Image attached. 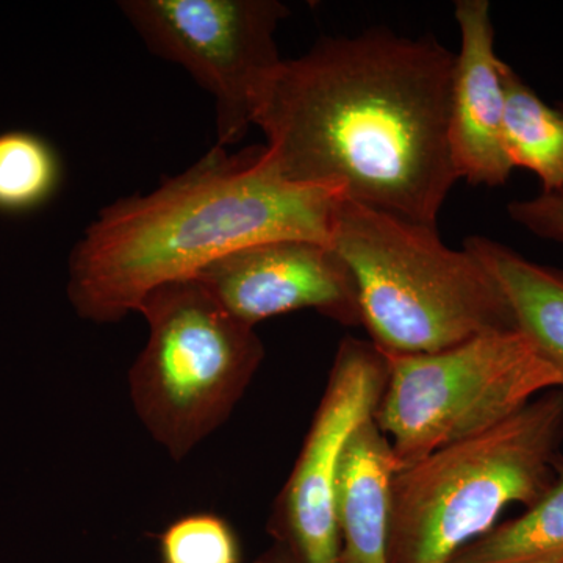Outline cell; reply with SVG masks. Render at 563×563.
<instances>
[{
    "mask_svg": "<svg viewBox=\"0 0 563 563\" xmlns=\"http://www.w3.org/2000/svg\"><path fill=\"white\" fill-rule=\"evenodd\" d=\"M455 54L372 31L282 60L254 99L265 161L288 184L437 228L461 179L450 147Z\"/></svg>",
    "mask_w": 563,
    "mask_h": 563,
    "instance_id": "obj_1",
    "label": "cell"
},
{
    "mask_svg": "<svg viewBox=\"0 0 563 563\" xmlns=\"http://www.w3.org/2000/svg\"><path fill=\"white\" fill-rule=\"evenodd\" d=\"M265 147L231 155L214 146L150 195L99 213L69 257L68 296L84 320L107 324L139 312L147 292L191 279L252 244L303 239L331 244L342 199L296 187L265 161Z\"/></svg>",
    "mask_w": 563,
    "mask_h": 563,
    "instance_id": "obj_2",
    "label": "cell"
},
{
    "mask_svg": "<svg viewBox=\"0 0 563 563\" xmlns=\"http://www.w3.org/2000/svg\"><path fill=\"white\" fill-rule=\"evenodd\" d=\"M331 246L354 276L361 325L385 355L517 331L492 274L465 247H448L437 228L340 201Z\"/></svg>",
    "mask_w": 563,
    "mask_h": 563,
    "instance_id": "obj_3",
    "label": "cell"
},
{
    "mask_svg": "<svg viewBox=\"0 0 563 563\" xmlns=\"http://www.w3.org/2000/svg\"><path fill=\"white\" fill-rule=\"evenodd\" d=\"M563 393L544 391L483 433L410 463L393 479L388 563H451L514 504L533 506L555 479Z\"/></svg>",
    "mask_w": 563,
    "mask_h": 563,
    "instance_id": "obj_4",
    "label": "cell"
},
{
    "mask_svg": "<svg viewBox=\"0 0 563 563\" xmlns=\"http://www.w3.org/2000/svg\"><path fill=\"white\" fill-rule=\"evenodd\" d=\"M147 342L129 373L133 410L173 461L188 457L229 420L261 368L255 328L233 318L196 279L147 292Z\"/></svg>",
    "mask_w": 563,
    "mask_h": 563,
    "instance_id": "obj_5",
    "label": "cell"
},
{
    "mask_svg": "<svg viewBox=\"0 0 563 563\" xmlns=\"http://www.w3.org/2000/svg\"><path fill=\"white\" fill-rule=\"evenodd\" d=\"M374 421L399 466L495 428L544 391L553 369L518 331L476 336L429 354L387 355Z\"/></svg>",
    "mask_w": 563,
    "mask_h": 563,
    "instance_id": "obj_6",
    "label": "cell"
},
{
    "mask_svg": "<svg viewBox=\"0 0 563 563\" xmlns=\"http://www.w3.org/2000/svg\"><path fill=\"white\" fill-rule=\"evenodd\" d=\"M120 9L155 55L184 66L217 103V146L242 141L254 99L282 62L277 0H124Z\"/></svg>",
    "mask_w": 563,
    "mask_h": 563,
    "instance_id": "obj_7",
    "label": "cell"
},
{
    "mask_svg": "<svg viewBox=\"0 0 563 563\" xmlns=\"http://www.w3.org/2000/svg\"><path fill=\"white\" fill-rule=\"evenodd\" d=\"M388 377L387 355L372 342L340 343L312 424L282 488L268 532L303 563H342L335 487L351 437L376 413Z\"/></svg>",
    "mask_w": 563,
    "mask_h": 563,
    "instance_id": "obj_8",
    "label": "cell"
},
{
    "mask_svg": "<svg viewBox=\"0 0 563 563\" xmlns=\"http://www.w3.org/2000/svg\"><path fill=\"white\" fill-rule=\"evenodd\" d=\"M192 279L251 328L307 309L344 325L362 322L354 276L328 243L284 239L252 244L209 263Z\"/></svg>",
    "mask_w": 563,
    "mask_h": 563,
    "instance_id": "obj_9",
    "label": "cell"
},
{
    "mask_svg": "<svg viewBox=\"0 0 563 563\" xmlns=\"http://www.w3.org/2000/svg\"><path fill=\"white\" fill-rule=\"evenodd\" d=\"M455 20L461 49L455 54L451 95V157L461 179L499 187L514 168L503 146L501 58L495 52L490 3L459 0Z\"/></svg>",
    "mask_w": 563,
    "mask_h": 563,
    "instance_id": "obj_10",
    "label": "cell"
},
{
    "mask_svg": "<svg viewBox=\"0 0 563 563\" xmlns=\"http://www.w3.org/2000/svg\"><path fill=\"white\" fill-rule=\"evenodd\" d=\"M399 470L390 440L369 418L351 437L336 479L342 563H388L393 479Z\"/></svg>",
    "mask_w": 563,
    "mask_h": 563,
    "instance_id": "obj_11",
    "label": "cell"
},
{
    "mask_svg": "<svg viewBox=\"0 0 563 563\" xmlns=\"http://www.w3.org/2000/svg\"><path fill=\"white\" fill-rule=\"evenodd\" d=\"M463 247L501 288L515 329L553 369L563 393V272L528 261L485 236H472Z\"/></svg>",
    "mask_w": 563,
    "mask_h": 563,
    "instance_id": "obj_12",
    "label": "cell"
},
{
    "mask_svg": "<svg viewBox=\"0 0 563 563\" xmlns=\"http://www.w3.org/2000/svg\"><path fill=\"white\" fill-rule=\"evenodd\" d=\"M504 88L503 146L512 168L536 174L542 191L563 188V111L547 102L520 74L499 63Z\"/></svg>",
    "mask_w": 563,
    "mask_h": 563,
    "instance_id": "obj_13",
    "label": "cell"
},
{
    "mask_svg": "<svg viewBox=\"0 0 563 563\" xmlns=\"http://www.w3.org/2000/svg\"><path fill=\"white\" fill-rule=\"evenodd\" d=\"M563 553V455L555 479L520 517L496 525L466 544L451 563H531Z\"/></svg>",
    "mask_w": 563,
    "mask_h": 563,
    "instance_id": "obj_14",
    "label": "cell"
},
{
    "mask_svg": "<svg viewBox=\"0 0 563 563\" xmlns=\"http://www.w3.org/2000/svg\"><path fill=\"white\" fill-rule=\"evenodd\" d=\"M60 181V158L46 140L32 132L0 133V211L38 209Z\"/></svg>",
    "mask_w": 563,
    "mask_h": 563,
    "instance_id": "obj_15",
    "label": "cell"
},
{
    "mask_svg": "<svg viewBox=\"0 0 563 563\" xmlns=\"http://www.w3.org/2000/svg\"><path fill=\"white\" fill-rule=\"evenodd\" d=\"M162 563H242V544L217 514L185 515L161 536Z\"/></svg>",
    "mask_w": 563,
    "mask_h": 563,
    "instance_id": "obj_16",
    "label": "cell"
},
{
    "mask_svg": "<svg viewBox=\"0 0 563 563\" xmlns=\"http://www.w3.org/2000/svg\"><path fill=\"white\" fill-rule=\"evenodd\" d=\"M512 221L526 231L550 242L563 244V188L542 191L536 198L507 206Z\"/></svg>",
    "mask_w": 563,
    "mask_h": 563,
    "instance_id": "obj_17",
    "label": "cell"
},
{
    "mask_svg": "<svg viewBox=\"0 0 563 563\" xmlns=\"http://www.w3.org/2000/svg\"><path fill=\"white\" fill-rule=\"evenodd\" d=\"M254 563H303L287 544L273 542L268 550L263 551Z\"/></svg>",
    "mask_w": 563,
    "mask_h": 563,
    "instance_id": "obj_18",
    "label": "cell"
},
{
    "mask_svg": "<svg viewBox=\"0 0 563 563\" xmlns=\"http://www.w3.org/2000/svg\"><path fill=\"white\" fill-rule=\"evenodd\" d=\"M531 563H563V553L553 555V558L542 559V561L531 562Z\"/></svg>",
    "mask_w": 563,
    "mask_h": 563,
    "instance_id": "obj_19",
    "label": "cell"
},
{
    "mask_svg": "<svg viewBox=\"0 0 563 563\" xmlns=\"http://www.w3.org/2000/svg\"><path fill=\"white\" fill-rule=\"evenodd\" d=\"M558 109H561L563 111V101L558 103Z\"/></svg>",
    "mask_w": 563,
    "mask_h": 563,
    "instance_id": "obj_20",
    "label": "cell"
}]
</instances>
